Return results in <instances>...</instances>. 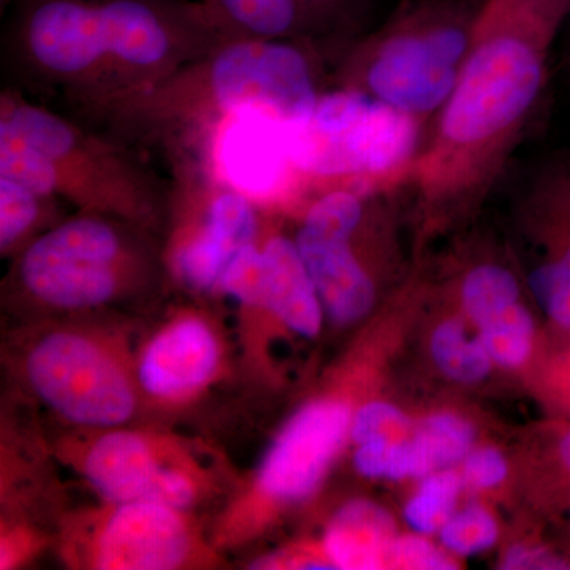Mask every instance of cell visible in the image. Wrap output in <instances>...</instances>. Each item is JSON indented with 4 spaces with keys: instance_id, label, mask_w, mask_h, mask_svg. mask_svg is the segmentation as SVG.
<instances>
[{
    "instance_id": "6da1fadb",
    "label": "cell",
    "mask_w": 570,
    "mask_h": 570,
    "mask_svg": "<svg viewBox=\"0 0 570 570\" xmlns=\"http://www.w3.org/2000/svg\"><path fill=\"white\" fill-rule=\"evenodd\" d=\"M569 17L570 0H482L459 80L401 184L426 213L468 208L502 181Z\"/></svg>"
},
{
    "instance_id": "7a4b0ae2",
    "label": "cell",
    "mask_w": 570,
    "mask_h": 570,
    "mask_svg": "<svg viewBox=\"0 0 570 570\" xmlns=\"http://www.w3.org/2000/svg\"><path fill=\"white\" fill-rule=\"evenodd\" d=\"M313 48L299 41L230 37L100 112L129 137L181 134L206 142L225 118L245 108L268 111L292 130L309 118L322 94Z\"/></svg>"
},
{
    "instance_id": "3957f363",
    "label": "cell",
    "mask_w": 570,
    "mask_h": 570,
    "mask_svg": "<svg viewBox=\"0 0 570 570\" xmlns=\"http://www.w3.org/2000/svg\"><path fill=\"white\" fill-rule=\"evenodd\" d=\"M0 176L137 227L163 208L160 183L132 154L18 92L0 100Z\"/></svg>"
},
{
    "instance_id": "277c9868",
    "label": "cell",
    "mask_w": 570,
    "mask_h": 570,
    "mask_svg": "<svg viewBox=\"0 0 570 570\" xmlns=\"http://www.w3.org/2000/svg\"><path fill=\"white\" fill-rule=\"evenodd\" d=\"M482 0H401L373 31L352 40L336 86L426 124L436 118L466 59Z\"/></svg>"
},
{
    "instance_id": "5b68a950",
    "label": "cell",
    "mask_w": 570,
    "mask_h": 570,
    "mask_svg": "<svg viewBox=\"0 0 570 570\" xmlns=\"http://www.w3.org/2000/svg\"><path fill=\"white\" fill-rule=\"evenodd\" d=\"M425 126L370 94L336 86L322 91L302 126L288 130L292 163L306 184L400 187Z\"/></svg>"
},
{
    "instance_id": "8992f818",
    "label": "cell",
    "mask_w": 570,
    "mask_h": 570,
    "mask_svg": "<svg viewBox=\"0 0 570 570\" xmlns=\"http://www.w3.org/2000/svg\"><path fill=\"white\" fill-rule=\"evenodd\" d=\"M14 39L33 73L102 110L122 82L135 0H17Z\"/></svg>"
},
{
    "instance_id": "52a82bcc",
    "label": "cell",
    "mask_w": 570,
    "mask_h": 570,
    "mask_svg": "<svg viewBox=\"0 0 570 570\" xmlns=\"http://www.w3.org/2000/svg\"><path fill=\"white\" fill-rule=\"evenodd\" d=\"M130 225L119 217L85 212L56 225L22 249L18 283L48 306L107 305L151 269L148 255L129 234Z\"/></svg>"
},
{
    "instance_id": "ba28073f",
    "label": "cell",
    "mask_w": 570,
    "mask_h": 570,
    "mask_svg": "<svg viewBox=\"0 0 570 570\" xmlns=\"http://www.w3.org/2000/svg\"><path fill=\"white\" fill-rule=\"evenodd\" d=\"M377 187H330L311 204L295 238L318 298L336 324H354L376 303V283L355 249Z\"/></svg>"
},
{
    "instance_id": "9c48e42d",
    "label": "cell",
    "mask_w": 570,
    "mask_h": 570,
    "mask_svg": "<svg viewBox=\"0 0 570 570\" xmlns=\"http://www.w3.org/2000/svg\"><path fill=\"white\" fill-rule=\"evenodd\" d=\"M26 373L33 392L69 422L115 426L132 415L134 392L121 367L77 333L40 340L28 356Z\"/></svg>"
},
{
    "instance_id": "30bf717a",
    "label": "cell",
    "mask_w": 570,
    "mask_h": 570,
    "mask_svg": "<svg viewBox=\"0 0 570 570\" xmlns=\"http://www.w3.org/2000/svg\"><path fill=\"white\" fill-rule=\"evenodd\" d=\"M206 146L216 181L253 202L283 198L306 184L292 163L288 127L261 108L225 118Z\"/></svg>"
},
{
    "instance_id": "8fae6325",
    "label": "cell",
    "mask_w": 570,
    "mask_h": 570,
    "mask_svg": "<svg viewBox=\"0 0 570 570\" xmlns=\"http://www.w3.org/2000/svg\"><path fill=\"white\" fill-rule=\"evenodd\" d=\"M520 205L546 257L528 276L540 309L570 332V154H557L521 178Z\"/></svg>"
},
{
    "instance_id": "7c38bea8",
    "label": "cell",
    "mask_w": 570,
    "mask_h": 570,
    "mask_svg": "<svg viewBox=\"0 0 570 570\" xmlns=\"http://www.w3.org/2000/svg\"><path fill=\"white\" fill-rule=\"evenodd\" d=\"M227 37L317 45L362 36L371 0H202Z\"/></svg>"
},
{
    "instance_id": "4fadbf2b",
    "label": "cell",
    "mask_w": 570,
    "mask_h": 570,
    "mask_svg": "<svg viewBox=\"0 0 570 570\" xmlns=\"http://www.w3.org/2000/svg\"><path fill=\"white\" fill-rule=\"evenodd\" d=\"M351 412L337 401H317L298 412L262 464L258 487L277 501H299L316 490L346 439Z\"/></svg>"
},
{
    "instance_id": "5bb4252c",
    "label": "cell",
    "mask_w": 570,
    "mask_h": 570,
    "mask_svg": "<svg viewBox=\"0 0 570 570\" xmlns=\"http://www.w3.org/2000/svg\"><path fill=\"white\" fill-rule=\"evenodd\" d=\"M86 478L105 498L156 502L171 509L193 504L195 485L178 469L164 468L148 439L115 431L96 441L85 461Z\"/></svg>"
},
{
    "instance_id": "9a60e30c",
    "label": "cell",
    "mask_w": 570,
    "mask_h": 570,
    "mask_svg": "<svg viewBox=\"0 0 570 570\" xmlns=\"http://www.w3.org/2000/svg\"><path fill=\"white\" fill-rule=\"evenodd\" d=\"M190 549L189 531L175 509L156 502H124L105 524L96 566L108 570L174 569Z\"/></svg>"
},
{
    "instance_id": "2e32d148",
    "label": "cell",
    "mask_w": 570,
    "mask_h": 570,
    "mask_svg": "<svg viewBox=\"0 0 570 570\" xmlns=\"http://www.w3.org/2000/svg\"><path fill=\"white\" fill-rule=\"evenodd\" d=\"M219 184L200 230L176 255V268L184 283L197 291L219 287L232 258L254 243L257 232L254 202L234 187Z\"/></svg>"
},
{
    "instance_id": "e0dca14e",
    "label": "cell",
    "mask_w": 570,
    "mask_h": 570,
    "mask_svg": "<svg viewBox=\"0 0 570 570\" xmlns=\"http://www.w3.org/2000/svg\"><path fill=\"white\" fill-rule=\"evenodd\" d=\"M217 363L219 346L208 325L198 318H183L154 337L138 376L154 396H181L205 385Z\"/></svg>"
},
{
    "instance_id": "ac0fdd59",
    "label": "cell",
    "mask_w": 570,
    "mask_h": 570,
    "mask_svg": "<svg viewBox=\"0 0 570 570\" xmlns=\"http://www.w3.org/2000/svg\"><path fill=\"white\" fill-rule=\"evenodd\" d=\"M264 302L285 325L316 336L322 324L321 298L294 239L273 236L264 247Z\"/></svg>"
},
{
    "instance_id": "d6986e66",
    "label": "cell",
    "mask_w": 570,
    "mask_h": 570,
    "mask_svg": "<svg viewBox=\"0 0 570 570\" xmlns=\"http://www.w3.org/2000/svg\"><path fill=\"white\" fill-rule=\"evenodd\" d=\"M395 540L389 512L370 501H352L330 523L325 553L336 569H382L389 566Z\"/></svg>"
},
{
    "instance_id": "ffe728a7",
    "label": "cell",
    "mask_w": 570,
    "mask_h": 570,
    "mask_svg": "<svg viewBox=\"0 0 570 570\" xmlns=\"http://www.w3.org/2000/svg\"><path fill=\"white\" fill-rule=\"evenodd\" d=\"M474 428L452 414L423 420L409 439L411 478H425L459 463L474 442Z\"/></svg>"
},
{
    "instance_id": "44dd1931",
    "label": "cell",
    "mask_w": 570,
    "mask_h": 570,
    "mask_svg": "<svg viewBox=\"0 0 570 570\" xmlns=\"http://www.w3.org/2000/svg\"><path fill=\"white\" fill-rule=\"evenodd\" d=\"M431 352L439 370L463 384H474L489 374V352L482 340L471 337L459 318L439 325L431 340Z\"/></svg>"
},
{
    "instance_id": "7402d4cb",
    "label": "cell",
    "mask_w": 570,
    "mask_h": 570,
    "mask_svg": "<svg viewBox=\"0 0 570 570\" xmlns=\"http://www.w3.org/2000/svg\"><path fill=\"white\" fill-rule=\"evenodd\" d=\"M520 284L509 268L499 264H479L461 281V303L475 324L498 311L520 302Z\"/></svg>"
},
{
    "instance_id": "603a6c76",
    "label": "cell",
    "mask_w": 570,
    "mask_h": 570,
    "mask_svg": "<svg viewBox=\"0 0 570 570\" xmlns=\"http://www.w3.org/2000/svg\"><path fill=\"white\" fill-rule=\"evenodd\" d=\"M479 328L483 346L499 365L517 366L527 362L531 354L534 324L520 302L480 322Z\"/></svg>"
},
{
    "instance_id": "cb8c5ba5",
    "label": "cell",
    "mask_w": 570,
    "mask_h": 570,
    "mask_svg": "<svg viewBox=\"0 0 570 570\" xmlns=\"http://www.w3.org/2000/svg\"><path fill=\"white\" fill-rule=\"evenodd\" d=\"M56 198L45 197L24 184L0 176V247L14 249L43 217L45 206Z\"/></svg>"
},
{
    "instance_id": "d4e9b609",
    "label": "cell",
    "mask_w": 570,
    "mask_h": 570,
    "mask_svg": "<svg viewBox=\"0 0 570 570\" xmlns=\"http://www.w3.org/2000/svg\"><path fill=\"white\" fill-rule=\"evenodd\" d=\"M460 475L442 471L426 475L417 494L406 505L407 523L422 534L442 530L452 517L461 490Z\"/></svg>"
},
{
    "instance_id": "484cf974",
    "label": "cell",
    "mask_w": 570,
    "mask_h": 570,
    "mask_svg": "<svg viewBox=\"0 0 570 570\" xmlns=\"http://www.w3.org/2000/svg\"><path fill=\"white\" fill-rule=\"evenodd\" d=\"M498 538V528L485 509L469 504L450 517L442 527L441 542L445 549L460 554H475L489 550Z\"/></svg>"
},
{
    "instance_id": "4316f807",
    "label": "cell",
    "mask_w": 570,
    "mask_h": 570,
    "mask_svg": "<svg viewBox=\"0 0 570 570\" xmlns=\"http://www.w3.org/2000/svg\"><path fill=\"white\" fill-rule=\"evenodd\" d=\"M219 287L246 306L264 302V254L250 243L238 250L225 269Z\"/></svg>"
},
{
    "instance_id": "83f0119b",
    "label": "cell",
    "mask_w": 570,
    "mask_h": 570,
    "mask_svg": "<svg viewBox=\"0 0 570 570\" xmlns=\"http://www.w3.org/2000/svg\"><path fill=\"white\" fill-rule=\"evenodd\" d=\"M355 466L366 478H411L409 439L403 441H371L360 444Z\"/></svg>"
},
{
    "instance_id": "f1b7e54d",
    "label": "cell",
    "mask_w": 570,
    "mask_h": 570,
    "mask_svg": "<svg viewBox=\"0 0 570 570\" xmlns=\"http://www.w3.org/2000/svg\"><path fill=\"white\" fill-rule=\"evenodd\" d=\"M411 423L400 409L387 403H371L360 409L352 425V438L358 444L371 441H403Z\"/></svg>"
},
{
    "instance_id": "f546056e",
    "label": "cell",
    "mask_w": 570,
    "mask_h": 570,
    "mask_svg": "<svg viewBox=\"0 0 570 570\" xmlns=\"http://www.w3.org/2000/svg\"><path fill=\"white\" fill-rule=\"evenodd\" d=\"M389 566L403 569H453V562L426 540L396 539L390 551Z\"/></svg>"
},
{
    "instance_id": "4dcf8cb0",
    "label": "cell",
    "mask_w": 570,
    "mask_h": 570,
    "mask_svg": "<svg viewBox=\"0 0 570 570\" xmlns=\"http://www.w3.org/2000/svg\"><path fill=\"white\" fill-rule=\"evenodd\" d=\"M464 482L474 489H493L508 475V463L498 450H475L464 461Z\"/></svg>"
},
{
    "instance_id": "1f68e13d",
    "label": "cell",
    "mask_w": 570,
    "mask_h": 570,
    "mask_svg": "<svg viewBox=\"0 0 570 570\" xmlns=\"http://www.w3.org/2000/svg\"><path fill=\"white\" fill-rule=\"evenodd\" d=\"M504 569H570V558L547 547H513L505 554Z\"/></svg>"
},
{
    "instance_id": "d6a6232c",
    "label": "cell",
    "mask_w": 570,
    "mask_h": 570,
    "mask_svg": "<svg viewBox=\"0 0 570 570\" xmlns=\"http://www.w3.org/2000/svg\"><path fill=\"white\" fill-rule=\"evenodd\" d=\"M17 0H0V7H2V11H6L7 7L13 6Z\"/></svg>"
}]
</instances>
